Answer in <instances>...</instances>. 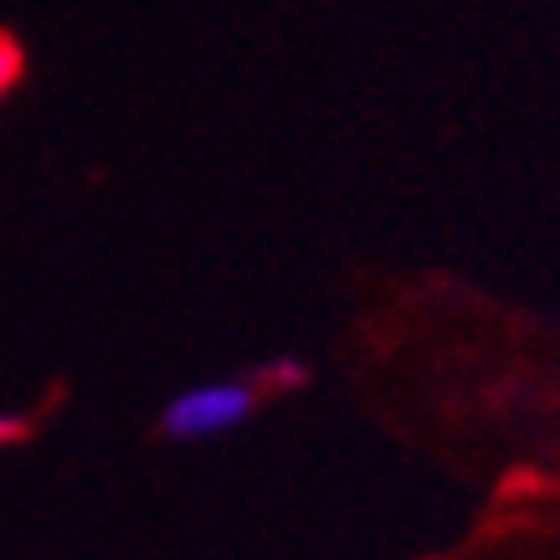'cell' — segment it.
<instances>
[{"label":"cell","instance_id":"3957f363","mask_svg":"<svg viewBox=\"0 0 560 560\" xmlns=\"http://www.w3.org/2000/svg\"><path fill=\"white\" fill-rule=\"evenodd\" d=\"M32 438V417H21V411H0V447H11V442Z\"/></svg>","mask_w":560,"mask_h":560},{"label":"cell","instance_id":"6da1fadb","mask_svg":"<svg viewBox=\"0 0 560 560\" xmlns=\"http://www.w3.org/2000/svg\"><path fill=\"white\" fill-rule=\"evenodd\" d=\"M262 401V381L257 375H217V381H196V386L175 390L160 407V438L165 442H206L242 427Z\"/></svg>","mask_w":560,"mask_h":560},{"label":"cell","instance_id":"7a4b0ae2","mask_svg":"<svg viewBox=\"0 0 560 560\" xmlns=\"http://www.w3.org/2000/svg\"><path fill=\"white\" fill-rule=\"evenodd\" d=\"M26 72V57H21V42L11 32H0V98H11V88L21 83Z\"/></svg>","mask_w":560,"mask_h":560}]
</instances>
